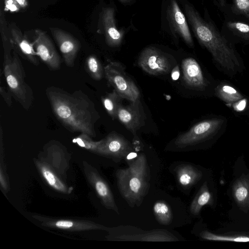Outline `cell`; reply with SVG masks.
Returning <instances> with one entry per match:
<instances>
[{
    "label": "cell",
    "mask_w": 249,
    "mask_h": 249,
    "mask_svg": "<svg viewBox=\"0 0 249 249\" xmlns=\"http://www.w3.org/2000/svg\"><path fill=\"white\" fill-rule=\"evenodd\" d=\"M186 15L193 32L199 44L211 54L217 69L232 78L243 72L245 66L242 57L222 35L208 12L204 18L191 4L184 6Z\"/></svg>",
    "instance_id": "1"
},
{
    "label": "cell",
    "mask_w": 249,
    "mask_h": 249,
    "mask_svg": "<svg viewBox=\"0 0 249 249\" xmlns=\"http://www.w3.org/2000/svg\"><path fill=\"white\" fill-rule=\"evenodd\" d=\"M46 94L54 115L66 129L96 136L95 124L100 115L88 95L81 90L69 93L54 86L48 87Z\"/></svg>",
    "instance_id": "2"
},
{
    "label": "cell",
    "mask_w": 249,
    "mask_h": 249,
    "mask_svg": "<svg viewBox=\"0 0 249 249\" xmlns=\"http://www.w3.org/2000/svg\"><path fill=\"white\" fill-rule=\"evenodd\" d=\"M116 177L122 197L130 206H140L150 187V172L145 155H138L128 163L127 168L118 169Z\"/></svg>",
    "instance_id": "3"
},
{
    "label": "cell",
    "mask_w": 249,
    "mask_h": 249,
    "mask_svg": "<svg viewBox=\"0 0 249 249\" xmlns=\"http://www.w3.org/2000/svg\"><path fill=\"white\" fill-rule=\"evenodd\" d=\"M3 74L8 89L14 98L26 110L31 106L33 93L25 81V73L16 52L10 58H4Z\"/></svg>",
    "instance_id": "4"
},
{
    "label": "cell",
    "mask_w": 249,
    "mask_h": 249,
    "mask_svg": "<svg viewBox=\"0 0 249 249\" xmlns=\"http://www.w3.org/2000/svg\"><path fill=\"white\" fill-rule=\"evenodd\" d=\"M228 120L224 116L213 115L194 124L175 141L178 148H183L218 137L225 131Z\"/></svg>",
    "instance_id": "5"
},
{
    "label": "cell",
    "mask_w": 249,
    "mask_h": 249,
    "mask_svg": "<svg viewBox=\"0 0 249 249\" xmlns=\"http://www.w3.org/2000/svg\"><path fill=\"white\" fill-rule=\"evenodd\" d=\"M108 84L124 99L133 101L140 98L139 89L120 62L109 61L104 67Z\"/></svg>",
    "instance_id": "6"
},
{
    "label": "cell",
    "mask_w": 249,
    "mask_h": 249,
    "mask_svg": "<svg viewBox=\"0 0 249 249\" xmlns=\"http://www.w3.org/2000/svg\"><path fill=\"white\" fill-rule=\"evenodd\" d=\"M181 67L183 80L190 89L214 96L218 80L207 76L196 59L187 57L182 60Z\"/></svg>",
    "instance_id": "7"
},
{
    "label": "cell",
    "mask_w": 249,
    "mask_h": 249,
    "mask_svg": "<svg viewBox=\"0 0 249 249\" xmlns=\"http://www.w3.org/2000/svg\"><path fill=\"white\" fill-rule=\"evenodd\" d=\"M111 230L110 239L118 241L173 242L178 241L171 232L163 230L143 231L131 226H121Z\"/></svg>",
    "instance_id": "8"
},
{
    "label": "cell",
    "mask_w": 249,
    "mask_h": 249,
    "mask_svg": "<svg viewBox=\"0 0 249 249\" xmlns=\"http://www.w3.org/2000/svg\"><path fill=\"white\" fill-rule=\"evenodd\" d=\"M214 96L236 114L249 115V98L231 83L218 80Z\"/></svg>",
    "instance_id": "9"
},
{
    "label": "cell",
    "mask_w": 249,
    "mask_h": 249,
    "mask_svg": "<svg viewBox=\"0 0 249 249\" xmlns=\"http://www.w3.org/2000/svg\"><path fill=\"white\" fill-rule=\"evenodd\" d=\"M138 64L144 71L152 75L167 74L171 69V65L165 54L153 47L142 50Z\"/></svg>",
    "instance_id": "10"
},
{
    "label": "cell",
    "mask_w": 249,
    "mask_h": 249,
    "mask_svg": "<svg viewBox=\"0 0 249 249\" xmlns=\"http://www.w3.org/2000/svg\"><path fill=\"white\" fill-rule=\"evenodd\" d=\"M35 34L33 44L37 56L50 70H59L61 65L60 58L49 36L40 29L36 30Z\"/></svg>",
    "instance_id": "11"
},
{
    "label": "cell",
    "mask_w": 249,
    "mask_h": 249,
    "mask_svg": "<svg viewBox=\"0 0 249 249\" xmlns=\"http://www.w3.org/2000/svg\"><path fill=\"white\" fill-rule=\"evenodd\" d=\"M166 18L171 32L180 36L190 47L194 41L185 17L176 0H170L166 8Z\"/></svg>",
    "instance_id": "12"
},
{
    "label": "cell",
    "mask_w": 249,
    "mask_h": 249,
    "mask_svg": "<svg viewBox=\"0 0 249 249\" xmlns=\"http://www.w3.org/2000/svg\"><path fill=\"white\" fill-rule=\"evenodd\" d=\"M117 119L134 135L145 124L146 115L140 99L131 101L127 106L121 105L117 111Z\"/></svg>",
    "instance_id": "13"
},
{
    "label": "cell",
    "mask_w": 249,
    "mask_h": 249,
    "mask_svg": "<svg viewBox=\"0 0 249 249\" xmlns=\"http://www.w3.org/2000/svg\"><path fill=\"white\" fill-rule=\"evenodd\" d=\"M134 151L130 142L123 136L115 132L110 133L100 146L99 153L110 156L115 160H127Z\"/></svg>",
    "instance_id": "14"
},
{
    "label": "cell",
    "mask_w": 249,
    "mask_h": 249,
    "mask_svg": "<svg viewBox=\"0 0 249 249\" xmlns=\"http://www.w3.org/2000/svg\"><path fill=\"white\" fill-rule=\"evenodd\" d=\"M62 55L65 64L72 67L80 49L79 41L71 34L57 28H50Z\"/></svg>",
    "instance_id": "15"
},
{
    "label": "cell",
    "mask_w": 249,
    "mask_h": 249,
    "mask_svg": "<svg viewBox=\"0 0 249 249\" xmlns=\"http://www.w3.org/2000/svg\"><path fill=\"white\" fill-rule=\"evenodd\" d=\"M220 31L227 39L234 45H249V22L225 18Z\"/></svg>",
    "instance_id": "16"
},
{
    "label": "cell",
    "mask_w": 249,
    "mask_h": 249,
    "mask_svg": "<svg viewBox=\"0 0 249 249\" xmlns=\"http://www.w3.org/2000/svg\"><path fill=\"white\" fill-rule=\"evenodd\" d=\"M10 40L13 48H16L24 59L34 65L39 64L33 43L29 42L18 29L11 27Z\"/></svg>",
    "instance_id": "17"
},
{
    "label": "cell",
    "mask_w": 249,
    "mask_h": 249,
    "mask_svg": "<svg viewBox=\"0 0 249 249\" xmlns=\"http://www.w3.org/2000/svg\"><path fill=\"white\" fill-rule=\"evenodd\" d=\"M114 16V9L109 7L105 9L102 14L106 41L111 47L119 46L123 39V34L116 26Z\"/></svg>",
    "instance_id": "18"
},
{
    "label": "cell",
    "mask_w": 249,
    "mask_h": 249,
    "mask_svg": "<svg viewBox=\"0 0 249 249\" xmlns=\"http://www.w3.org/2000/svg\"><path fill=\"white\" fill-rule=\"evenodd\" d=\"M88 178L105 207L119 214L120 213L113 194L105 180L95 171H91Z\"/></svg>",
    "instance_id": "19"
},
{
    "label": "cell",
    "mask_w": 249,
    "mask_h": 249,
    "mask_svg": "<svg viewBox=\"0 0 249 249\" xmlns=\"http://www.w3.org/2000/svg\"><path fill=\"white\" fill-rule=\"evenodd\" d=\"M177 180L180 186L189 188L202 178V173L196 167L189 164H181L175 169Z\"/></svg>",
    "instance_id": "20"
},
{
    "label": "cell",
    "mask_w": 249,
    "mask_h": 249,
    "mask_svg": "<svg viewBox=\"0 0 249 249\" xmlns=\"http://www.w3.org/2000/svg\"><path fill=\"white\" fill-rule=\"evenodd\" d=\"M232 196L237 205L244 211L249 210V175L242 176L232 185Z\"/></svg>",
    "instance_id": "21"
},
{
    "label": "cell",
    "mask_w": 249,
    "mask_h": 249,
    "mask_svg": "<svg viewBox=\"0 0 249 249\" xmlns=\"http://www.w3.org/2000/svg\"><path fill=\"white\" fill-rule=\"evenodd\" d=\"M224 16L225 18L249 22V0H232Z\"/></svg>",
    "instance_id": "22"
},
{
    "label": "cell",
    "mask_w": 249,
    "mask_h": 249,
    "mask_svg": "<svg viewBox=\"0 0 249 249\" xmlns=\"http://www.w3.org/2000/svg\"><path fill=\"white\" fill-rule=\"evenodd\" d=\"M43 225L50 227H53L60 229L69 231H79L86 229H98L106 230L107 228L103 225L89 223L86 224L82 222L71 220H58L45 222Z\"/></svg>",
    "instance_id": "23"
},
{
    "label": "cell",
    "mask_w": 249,
    "mask_h": 249,
    "mask_svg": "<svg viewBox=\"0 0 249 249\" xmlns=\"http://www.w3.org/2000/svg\"><path fill=\"white\" fill-rule=\"evenodd\" d=\"M213 203V195L209 190L207 182L205 181L193 200L190 205V211L192 214L197 215L203 206L212 205Z\"/></svg>",
    "instance_id": "24"
},
{
    "label": "cell",
    "mask_w": 249,
    "mask_h": 249,
    "mask_svg": "<svg viewBox=\"0 0 249 249\" xmlns=\"http://www.w3.org/2000/svg\"><path fill=\"white\" fill-rule=\"evenodd\" d=\"M37 167L44 179L51 187L63 193H70V188L68 189L47 166L38 163Z\"/></svg>",
    "instance_id": "25"
},
{
    "label": "cell",
    "mask_w": 249,
    "mask_h": 249,
    "mask_svg": "<svg viewBox=\"0 0 249 249\" xmlns=\"http://www.w3.org/2000/svg\"><path fill=\"white\" fill-rule=\"evenodd\" d=\"M124 99L115 90L102 97V104L113 120L117 119V111Z\"/></svg>",
    "instance_id": "26"
},
{
    "label": "cell",
    "mask_w": 249,
    "mask_h": 249,
    "mask_svg": "<svg viewBox=\"0 0 249 249\" xmlns=\"http://www.w3.org/2000/svg\"><path fill=\"white\" fill-rule=\"evenodd\" d=\"M153 211L157 221L163 225H169L173 219L172 212L170 206L165 201H156L153 207Z\"/></svg>",
    "instance_id": "27"
},
{
    "label": "cell",
    "mask_w": 249,
    "mask_h": 249,
    "mask_svg": "<svg viewBox=\"0 0 249 249\" xmlns=\"http://www.w3.org/2000/svg\"><path fill=\"white\" fill-rule=\"evenodd\" d=\"M85 69L89 75L95 80H101L105 75L104 68L94 55H90L86 58Z\"/></svg>",
    "instance_id": "28"
},
{
    "label": "cell",
    "mask_w": 249,
    "mask_h": 249,
    "mask_svg": "<svg viewBox=\"0 0 249 249\" xmlns=\"http://www.w3.org/2000/svg\"><path fill=\"white\" fill-rule=\"evenodd\" d=\"M199 235L201 238L204 239L211 241L237 242H249V234L220 235L213 233L207 231H204L200 233Z\"/></svg>",
    "instance_id": "29"
},
{
    "label": "cell",
    "mask_w": 249,
    "mask_h": 249,
    "mask_svg": "<svg viewBox=\"0 0 249 249\" xmlns=\"http://www.w3.org/2000/svg\"><path fill=\"white\" fill-rule=\"evenodd\" d=\"M90 137L89 135L86 133H81L80 135L73 139V142L77 143L81 147L99 153L103 140L98 142H94L92 140Z\"/></svg>",
    "instance_id": "30"
},
{
    "label": "cell",
    "mask_w": 249,
    "mask_h": 249,
    "mask_svg": "<svg viewBox=\"0 0 249 249\" xmlns=\"http://www.w3.org/2000/svg\"><path fill=\"white\" fill-rule=\"evenodd\" d=\"M0 33L3 46L11 44L10 40L9 41L7 35V26L4 16L2 12H0Z\"/></svg>",
    "instance_id": "31"
},
{
    "label": "cell",
    "mask_w": 249,
    "mask_h": 249,
    "mask_svg": "<svg viewBox=\"0 0 249 249\" xmlns=\"http://www.w3.org/2000/svg\"><path fill=\"white\" fill-rule=\"evenodd\" d=\"M4 10L10 12H18L21 8L15 0H4Z\"/></svg>",
    "instance_id": "32"
},
{
    "label": "cell",
    "mask_w": 249,
    "mask_h": 249,
    "mask_svg": "<svg viewBox=\"0 0 249 249\" xmlns=\"http://www.w3.org/2000/svg\"><path fill=\"white\" fill-rule=\"evenodd\" d=\"M0 93L7 106L11 107L12 105V94L11 92L7 91L4 87L1 85L0 87Z\"/></svg>",
    "instance_id": "33"
},
{
    "label": "cell",
    "mask_w": 249,
    "mask_h": 249,
    "mask_svg": "<svg viewBox=\"0 0 249 249\" xmlns=\"http://www.w3.org/2000/svg\"><path fill=\"white\" fill-rule=\"evenodd\" d=\"M214 4L223 14L227 11L229 3L227 0H213Z\"/></svg>",
    "instance_id": "34"
},
{
    "label": "cell",
    "mask_w": 249,
    "mask_h": 249,
    "mask_svg": "<svg viewBox=\"0 0 249 249\" xmlns=\"http://www.w3.org/2000/svg\"><path fill=\"white\" fill-rule=\"evenodd\" d=\"M179 75V72L178 67L175 68V69L173 70L172 72V77L174 80H177Z\"/></svg>",
    "instance_id": "35"
},
{
    "label": "cell",
    "mask_w": 249,
    "mask_h": 249,
    "mask_svg": "<svg viewBox=\"0 0 249 249\" xmlns=\"http://www.w3.org/2000/svg\"><path fill=\"white\" fill-rule=\"evenodd\" d=\"M20 6L21 8H26L28 6L27 0H15Z\"/></svg>",
    "instance_id": "36"
},
{
    "label": "cell",
    "mask_w": 249,
    "mask_h": 249,
    "mask_svg": "<svg viewBox=\"0 0 249 249\" xmlns=\"http://www.w3.org/2000/svg\"><path fill=\"white\" fill-rule=\"evenodd\" d=\"M121 2L124 3H126L130 2L132 0H119Z\"/></svg>",
    "instance_id": "37"
}]
</instances>
